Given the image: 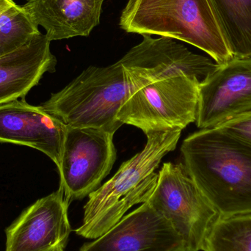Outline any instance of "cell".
Wrapping results in <instances>:
<instances>
[{"label":"cell","instance_id":"6da1fadb","mask_svg":"<svg viewBox=\"0 0 251 251\" xmlns=\"http://www.w3.org/2000/svg\"><path fill=\"white\" fill-rule=\"evenodd\" d=\"M190 176L220 216L251 214V145L218 127L189 135L181 148Z\"/></svg>","mask_w":251,"mask_h":251},{"label":"cell","instance_id":"7a4b0ae2","mask_svg":"<svg viewBox=\"0 0 251 251\" xmlns=\"http://www.w3.org/2000/svg\"><path fill=\"white\" fill-rule=\"evenodd\" d=\"M181 131L174 128L146 133L144 149L124 162L114 176L88 196L76 234L96 240L118 224L130 208L146 203L157 182L155 170L167 153L175 150Z\"/></svg>","mask_w":251,"mask_h":251},{"label":"cell","instance_id":"3957f363","mask_svg":"<svg viewBox=\"0 0 251 251\" xmlns=\"http://www.w3.org/2000/svg\"><path fill=\"white\" fill-rule=\"evenodd\" d=\"M119 25L128 33L187 43L218 65L234 57L211 0H128Z\"/></svg>","mask_w":251,"mask_h":251},{"label":"cell","instance_id":"277c9868","mask_svg":"<svg viewBox=\"0 0 251 251\" xmlns=\"http://www.w3.org/2000/svg\"><path fill=\"white\" fill-rule=\"evenodd\" d=\"M134 94L119 60L106 67L90 66L41 107L69 126L115 134L123 125L118 114Z\"/></svg>","mask_w":251,"mask_h":251},{"label":"cell","instance_id":"5b68a950","mask_svg":"<svg viewBox=\"0 0 251 251\" xmlns=\"http://www.w3.org/2000/svg\"><path fill=\"white\" fill-rule=\"evenodd\" d=\"M148 203L169 221L187 251H203L220 218L183 163L165 162Z\"/></svg>","mask_w":251,"mask_h":251},{"label":"cell","instance_id":"8992f818","mask_svg":"<svg viewBox=\"0 0 251 251\" xmlns=\"http://www.w3.org/2000/svg\"><path fill=\"white\" fill-rule=\"evenodd\" d=\"M199 85L197 79L187 75L156 81L134 93L122 106L117 119L145 134L183 130L196 122Z\"/></svg>","mask_w":251,"mask_h":251},{"label":"cell","instance_id":"52a82bcc","mask_svg":"<svg viewBox=\"0 0 251 251\" xmlns=\"http://www.w3.org/2000/svg\"><path fill=\"white\" fill-rule=\"evenodd\" d=\"M114 134L67 126L58 167L60 189L66 200H81L99 188L116 159Z\"/></svg>","mask_w":251,"mask_h":251},{"label":"cell","instance_id":"ba28073f","mask_svg":"<svg viewBox=\"0 0 251 251\" xmlns=\"http://www.w3.org/2000/svg\"><path fill=\"white\" fill-rule=\"evenodd\" d=\"M126 75L137 91L156 81L187 75L202 82L218 64L194 54L171 38L143 35V41L121 59Z\"/></svg>","mask_w":251,"mask_h":251},{"label":"cell","instance_id":"9c48e42d","mask_svg":"<svg viewBox=\"0 0 251 251\" xmlns=\"http://www.w3.org/2000/svg\"><path fill=\"white\" fill-rule=\"evenodd\" d=\"M251 111V57L218 65L199 85L196 125L214 128Z\"/></svg>","mask_w":251,"mask_h":251},{"label":"cell","instance_id":"30bf717a","mask_svg":"<svg viewBox=\"0 0 251 251\" xmlns=\"http://www.w3.org/2000/svg\"><path fill=\"white\" fill-rule=\"evenodd\" d=\"M63 192L38 199L5 230V251H64L72 228Z\"/></svg>","mask_w":251,"mask_h":251},{"label":"cell","instance_id":"8fae6325","mask_svg":"<svg viewBox=\"0 0 251 251\" xmlns=\"http://www.w3.org/2000/svg\"><path fill=\"white\" fill-rule=\"evenodd\" d=\"M79 251H187L169 221L148 202L142 203Z\"/></svg>","mask_w":251,"mask_h":251},{"label":"cell","instance_id":"7c38bea8","mask_svg":"<svg viewBox=\"0 0 251 251\" xmlns=\"http://www.w3.org/2000/svg\"><path fill=\"white\" fill-rule=\"evenodd\" d=\"M67 125L25 98L0 104V143L26 146L60 166Z\"/></svg>","mask_w":251,"mask_h":251},{"label":"cell","instance_id":"4fadbf2b","mask_svg":"<svg viewBox=\"0 0 251 251\" xmlns=\"http://www.w3.org/2000/svg\"><path fill=\"white\" fill-rule=\"evenodd\" d=\"M47 35L40 32L18 50L0 57V104L25 98L47 72H54L56 57Z\"/></svg>","mask_w":251,"mask_h":251},{"label":"cell","instance_id":"5bb4252c","mask_svg":"<svg viewBox=\"0 0 251 251\" xmlns=\"http://www.w3.org/2000/svg\"><path fill=\"white\" fill-rule=\"evenodd\" d=\"M26 9L50 41L88 36L100 22L104 0H25Z\"/></svg>","mask_w":251,"mask_h":251},{"label":"cell","instance_id":"9a60e30c","mask_svg":"<svg viewBox=\"0 0 251 251\" xmlns=\"http://www.w3.org/2000/svg\"><path fill=\"white\" fill-rule=\"evenodd\" d=\"M211 1L233 57H251V0Z\"/></svg>","mask_w":251,"mask_h":251},{"label":"cell","instance_id":"2e32d148","mask_svg":"<svg viewBox=\"0 0 251 251\" xmlns=\"http://www.w3.org/2000/svg\"><path fill=\"white\" fill-rule=\"evenodd\" d=\"M40 32L24 6L14 0H0V57L23 47Z\"/></svg>","mask_w":251,"mask_h":251},{"label":"cell","instance_id":"e0dca14e","mask_svg":"<svg viewBox=\"0 0 251 251\" xmlns=\"http://www.w3.org/2000/svg\"><path fill=\"white\" fill-rule=\"evenodd\" d=\"M203 251H251V214L220 217Z\"/></svg>","mask_w":251,"mask_h":251},{"label":"cell","instance_id":"ac0fdd59","mask_svg":"<svg viewBox=\"0 0 251 251\" xmlns=\"http://www.w3.org/2000/svg\"><path fill=\"white\" fill-rule=\"evenodd\" d=\"M216 127L251 145V111L233 118Z\"/></svg>","mask_w":251,"mask_h":251}]
</instances>
